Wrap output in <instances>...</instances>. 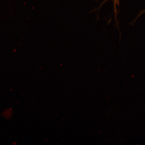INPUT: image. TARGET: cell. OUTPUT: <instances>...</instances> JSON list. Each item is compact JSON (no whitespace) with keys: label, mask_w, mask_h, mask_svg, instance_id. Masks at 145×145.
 Instances as JSON below:
<instances>
[]
</instances>
